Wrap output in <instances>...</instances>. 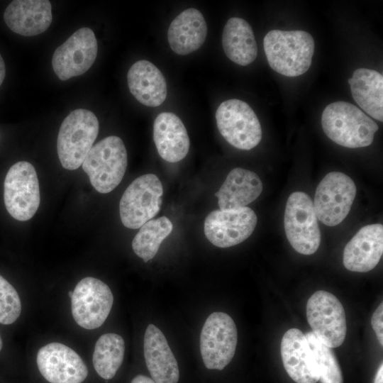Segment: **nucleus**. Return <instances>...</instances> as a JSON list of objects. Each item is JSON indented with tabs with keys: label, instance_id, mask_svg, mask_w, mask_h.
<instances>
[{
	"label": "nucleus",
	"instance_id": "obj_1",
	"mask_svg": "<svg viewBox=\"0 0 383 383\" xmlns=\"http://www.w3.org/2000/svg\"><path fill=\"white\" fill-rule=\"evenodd\" d=\"M263 46L270 67L286 77L301 75L311 65L314 40L306 31L272 30Z\"/></svg>",
	"mask_w": 383,
	"mask_h": 383
},
{
	"label": "nucleus",
	"instance_id": "obj_2",
	"mask_svg": "<svg viewBox=\"0 0 383 383\" xmlns=\"http://www.w3.org/2000/svg\"><path fill=\"white\" fill-rule=\"evenodd\" d=\"M321 125L333 142L349 148L370 145L378 125L356 106L346 101L328 104L323 110Z\"/></svg>",
	"mask_w": 383,
	"mask_h": 383
},
{
	"label": "nucleus",
	"instance_id": "obj_3",
	"mask_svg": "<svg viewBox=\"0 0 383 383\" xmlns=\"http://www.w3.org/2000/svg\"><path fill=\"white\" fill-rule=\"evenodd\" d=\"M99 129L96 116L87 109L74 110L64 119L57 135V150L65 169L74 170L82 165Z\"/></svg>",
	"mask_w": 383,
	"mask_h": 383
},
{
	"label": "nucleus",
	"instance_id": "obj_4",
	"mask_svg": "<svg viewBox=\"0 0 383 383\" xmlns=\"http://www.w3.org/2000/svg\"><path fill=\"white\" fill-rule=\"evenodd\" d=\"M127 165V151L123 140L111 135L91 147L82 165L92 187L106 194L120 184Z\"/></svg>",
	"mask_w": 383,
	"mask_h": 383
},
{
	"label": "nucleus",
	"instance_id": "obj_5",
	"mask_svg": "<svg viewBox=\"0 0 383 383\" xmlns=\"http://www.w3.org/2000/svg\"><path fill=\"white\" fill-rule=\"evenodd\" d=\"M163 188L154 174H145L134 179L125 190L119 203V213L124 226L140 228L160 211Z\"/></svg>",
	"mask_w": 383,
	"mask_h": 383
},
{
	"label": "nucleus",
	"instance_id": "obj_6",
	"mask_svg": "<svg viewBox=\"0 0 383 383\" xmlns=\"http://www.w3.org/2000/svg\"><path fill=\"white\" fill-rule=\"evenodd\" d=\"M284 230L292 248L302 255H312L321 243L318 219L310 196L302 192L292 193L287 201Z\"/></svg>",
	"mask_w": 383,
	"mask_h": 383
},
{
	"label": "nucleus",
	"instance_id": "obj_7",
	"mask_svg": "<svg viewBox=\"0 0 383 383\" xmlns=\"http://www.w3.org/2000/svg\"><path fill=\"white\" fill-rule=\"evenodd\" d=\"M215 116L220 133L233 147L249 150L260 142V121L246 102L236 99L224 101L218 107Z\"/></svg>",
	"mask_w": 383,
	"mask_h": 383
},
{
	"label": "nucleus",
	"instance_id": "obj_8",
	"mask_svg": "<svg viewBox=\"0 0 383 383\" xmlns=\"http://www.w3.org/2000/svg\"><path fill=\"white\" fill-rule=\"evenodd\" d=\"M4 200L9 213L18 221L35 215L40 196L37 173L30 162L20 161L10 167L4 183Z\"/></svg>",
	"mask_w": 383,
	"mask_h": 383
},
{
	"label": "nucleus",
	"instance_id": "obj_9",
	"mask_svg": "<svg viewBox=\"0 0 383 383\" xmlns=\"http://www.w3.org/2000/svg\"><path fill=\"white\" fill-rule=\"evenodd\" d=\"M237 343V328L232 318L221 311L210 314L200 334V352L206 367L224 369L235 355Z\"/></svg>",
	"mask_w": 383,
	"mask_h": 383
},
{
	"label": "nucleus",
	"instance_id": "obj_10",
	"mask_svg": "<svg viewBox=\"0 0 383 383\" xmlns=\"http://www.w3.org/2000/svg\"><path fill=\"white\" fill-rule=\"evenodd\" d=\"M307 321L312 332L329 348L340 346L347 331L346 317L340 301L333 294L319 290L306 304Z\"/></svg>",
	"mask_w": 383,
	"mask_h": 383
},
{
	"label": "nucleus",
	"instance_id": "obj_11",
	"mask_svg": "<svg viewBox=\"0 0 383 383\" xmlns=\"http://www.w3.org/2000/svg\"><path fill=\"white\" fill-rule=\"evenodd\" d=\"M356 195V186L344 173L327 174L318 185L313 201L317 217L323 224L335 226L348 216Z\"/></svg>",
	"mask_w": 383,
	"mask_h": 383
},
{
	"label": "nucleus",
	"instance_id": "obj_12",
	"mask_svg": "<svg viewBox=\"0 0 383 383\" xmlns=\"http://www.w3.org/2000/svg\"><path fill=\"white\" fill-rule=\"evenodd\" d=\"M113 303L109 286L91 277L80 280L71 297L72 314L75 322L85 329L100 327L107 318Z\"/></svg>",
	"mask_w": 383,
	"mask_h": 383
},
{
	"label": "nucleus",
	"instance_id": "obj_13",
	"mask_svg": "<svg viewBox=\"0 0 383 383\" xmlns=\"http://www.w3.org/2000/svg\"><path fill=\"white\" fill-rule=\"evenodd\" d=\"M257 218L248 206L230 210H214L205 218L204 232L215 246L229 248L249 238L254 231Z\"/></svg>",
	"mask_w": 383,
	"mask_h": 383
},
{
	"label": "nucleus",
	"instance_id": "obj_14",
	"mask_svg": "<svg viewBox=\"0 0 383 383\" xmlns=\"http://www.w3.org/2000/svg\"><path fill=\"white\" fill-rule=\"evenodd\" d=\"M97 52L93 30L79 28L55 50L52 58L54 72L63 81L81 75L94 64Z\"/></svg>",
	"mask_w": 383,
	"mask_h": 383
},
{
	"label": "nucleus",
	"instance_id": "obj_15",
	"mask_svg": "<svg viewBox=\"0 0 383 383\" xmlns=\"http://www.w3.org/2000/svg\"><path fill=\"white\" fill-rule=\"evenodd\" d=\"M36 361L40 374L50 383H82L88 375L87 365L80 356L60 343L42 347Z\"/></svg>",
	"mask_w": 383,
	"mask_h": 383
},
{
	"label": "nucleus",
	"instance_id": "obj_16",
	"mask_svg": "<svg viewBox=\"0 0 383 383\" xmlns=\"http://www.w3.org/2000/svg\"><path fill=\"white\" fill-rule=\"evenodd\" d=\"M382 253L383 226L367 225L360 229L345 245L343 265L350 271L366 272L377 266Z\"/></svg>",
	"mask_w": 383,
	"mask_h": 383
},
{
	"label": "nucleus",
	"instance_id": "obj_17",
	"mask_svg": "<svg viewBox=\"0 0 383 383\" xmlns=\"http://www.w3.org/2000/svg\"><path fill=\"white\" fill-rule=\"evenodd\" d=\"M284 367L296 383H316L318 375L309 342L298 328L289 329L281 341Z\"/></svg>",
	"mask_w": 383,
	"mask_h": 383
},
{
	"label": "nucleus",
	"instance_id": "obj_18",
	"mask_svg": "<svg viewBox=\"0 0 383 383\" xmlns=\"http://www.w3.org/2000/svg\"><path fill=\"white\" fill-rule=\"evenodd\" d=\"M52 19V6L48 0H15L9 4L4 13L7 26L23 36H34L45 32Z\"/></svg>",
	"mask_w": 383,
	"mask_h": 383
},
{
	"label": "nucleus",
	"instance_id": "obj_19",
	"mask_svg": "<svg viewBox=\"0 0 383 383\" xmlns=\"http://www.w3.org/2000/svg\"><path fill=\"white\" fill-rule=\"evenodd\" d=\"M143 349L146 366L155 383L178 382L177 360L163 333L154 324H149L145 330Z\"/></svg>",
	"mask_w": 383,
	"mask_h": 383
},
{
	"label": "nucleus",
	"instance_id": "obj_20",
	"mask_svg": "<svg viewBox=\"0 0 383 383\" xmlns=\"http://www.w3.org/2000/svg\"><path fill=\"white\" fill-rule=\"evenodd\" d=\"M153 140L160 156L169 162L182 160L189 150L187 129L180 118L172 112L157 116L153 123Z\"/></svg>",
	"mask_w": 383,
	"mask_h": 383
},
{
	"label": "nucleus",
	"instance_id": "obj_21",
	"mask_svg": "<svg viewBox=\"0 0 383 383\" xmlns=\"http://www.w3.org/2000/svg\"><path fill=\"white\" fill-rule=\"evenodd\" d=\"M129 90L142 104L156 107L165 100L167 82L161 71L145 60L135 62L127 74Z\"/></svg>",
	"mask_w": 383,
	"mask_h": 383
},
{
	"label": "nucleus",
	"instance_id": "obj_22",
	"mask_svg": "<svg viewBox=\"0 0 383 383\" xmlns=\"http://www.w3.org/2000/svg\"><path fill=\"white\" fill-rule=\"evenodd\" d=\"M207 30L202 13L194 8L187 9L171 22L167 31L169 45L176 54L188 55L204 44Z\"/></svg>",
	"mask_w": 383,
	"mask_h": 383
},
{
	"label": "nucleus",
	"instance_id": "obj_23",
	"mask_svg": "<svg viewBox=\"0 0 383 383\" xmlns=\"http://www.w3.org/2000/svg\"><path fill=\"white\" fill-rule=\"evenodd\" d=\"M262 183L255 172L234 168L227 175L219 190L215 193L220 210L246 206L262 193Z\"/></svg>",
	"mask_w": 383,
	"mask_h": 383
},
{
	"label": "nucleus",
	"instance_id": "obj_24",
	"mask_svg": "<svg viewBox=\"0 0 383 383\" xmlns=\"http://www.w3.org/2000/svg\"><path fill=\"white\" fill-rule=\"evenodd\" d=\"M352 96L372 118L383 121V77L377 71L359 68L348 79Z\"/></svg>",
	"mask_w": 383,
	"mask_h": 383
},
{
	"label": "nucleus",
	"instance_id": "obj_25",
	"mask_svg": "<svg viewBox=\"0 0 383 383\" xmlns=\"http://www.w3.org/2000/svg\"><path fill=\"white\" fill-rule=\"evenodd\" d=\"M226 55L233 62L245 66L257 55V46L250 25L244 19L233 17L226 22L222 34Z\"/></svg>",
	"mask_w": 383,
	"mask_h": 383
},
{
	"label": "nucleus",
	"instance_id": "obj_26",
	"mask_svg": "<svg viewBox=\"0 0 383 383\" xmlns=\"http://www.w3.org/2000/svg\"><path fill=\"white\" fill-rule=\"evenodd\" d=\"M125 353L123 338L116 333L103 334L97 340L92 357L97 374L104 379H111L121 367Z\"/></svg>",
	"mask_w": 383,
	"mask_h": 383
},
{
	"label": "nucleus",
	"instance_id": "obj_27",
	"mask_svg": "<svg viewBox=\"0 0 383 383\" xmlns=\"http://www.w3.org/2000/svg\"><path fill=\"white\" fill-rule=\"evenodd\" d=\"M172 228L171 221L166 216L147 221L140 228L132 241V248L135 255L145 262L152 259Z\"/></svg>",
	"mask_w": 383,
	"mask_h": 383
},
{
	"label": "nucleus",
	"instance_id": "obj_28",
	"mask_svg": "<svg viewBox=\"0 0 383 383\" xmlns=\"http://www.w3.org/2000/svg\"><path fill=\"white\" fill-rule=\"evenodd\" d=\"M305 336L310 345L321 383H343L340 365L331 348L328 347L312 332Z\"/></svg>",
	"mask_w": 383,
	"mask_h": 383
},
{
	"label": "nucleus",
	"instance_id": "obj_29",
	"mask_svg": "<svg viewBox=\"0 0 383 383\" xmlns=\"http://www.w3.org/2000/svg\"><path fill=\"white\" fill-rule=\"evenodd\" d=\"M21 311V303L15 288L0 275V323H14Z\"/></svg>",
	"mask_w": 383,
	"mask_h": 383
},
{
	"label": "nucleus",
	"instance_id": "obj_30",
	"mask_svg": "<svg viewBox=\"0 0 383 383\" xmlns=\"http://www.w3.org/2000/svg\"><path fill=\"white\" fill-rule=\"evenodd\" d=\"M383 304L378 306L373 313L371 318V324L374 331L379 344L383 345Z\"/></svg>",
	"mask_w": 383,
	"mask_h": 383
},
{
	"label": "nucleus",
	"instance_id": "obj_31",
	"mask_svg": "<svg viewBox=\"0 0 383 383\" xmlns=\"http://www.w3.org/2000/svg\"><path fill=\"white\" fill-rule=\"evenodd\" d=\"M131 383H155L152 378L143 374L135 376Z\"/></svg>",
	"mask_w": 383,
	"mask_h": 383
},
{
	"label": "nucleus",
	"instance_id": "obj_32",
	"mask_svg": "<svg viewBox=\"0 0 383 383\" xmlns=\"http://www.w3.org/2000/svg\"><path fill=\"white\" fill-rule=\"evenodd\" d=\"M6 75V67L4 60L0 54V86L3 83V81Z\"/></svg>",
	"mask_w": 383,
	"mask_h": 383
},
{
	"label": "nucleus",
	"instance_id": "obj_33",
	"mask_svg": "<svg viewBox=\"0 0 383 383\" xmlns=\"http://www.w3.org/2000/svg\"><path fill=\"white\" fill-rule=\"evenodd\" d=\"M374 383H383V364L379 366L374 377Z\"/></svg>",
	"mask_w": 383,
	"mask_h": 383
},
{
	"label": "nucleus",
	"instance_id": "obj_34",
	"mask_svg": "<svg viewBox=\"0 0 383 383\" xmlns=\"http://www.w3.org/2000/svg\"><path fill=\"white\" fill-rule=\"evenodd\" d=\"M2 345H3V343H2V339H1V335H0V351H1V348H2Z\"/></svg>",
	"mask_w": 383,
	"mask_h": 383
},
{
	"label": "nucleus",
	"instance_id": "obj_35",
	"mask_svg": "<svg viewBox=\"0 0 383 383\" xmlns=\"http://www.w3.org/2000/svg\"><path fill=\"white\" fill-rule=\"evenodd\" d=\"M69 296H70V297H72V292H71V291L69 292Z\"/></svg>",
	"mask_w": 383,
	"mask_h": 383
}]
</instances>
